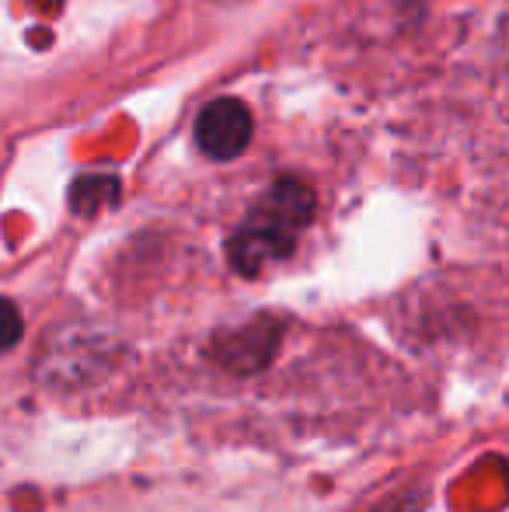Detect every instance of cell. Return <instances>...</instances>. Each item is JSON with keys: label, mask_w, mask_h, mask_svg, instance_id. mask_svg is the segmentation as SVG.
Returning <instances> with one entry per match:
<instances>
[{"label": "cell", "mask_w": 509, "mask_h": 512, "mask_svg": "<svg viewBox=\"0 0 509 512\" xmlns=\"http://www.w3.org/2000/svg\"><path fill=\"white\" fill-rule=\"evenodd\" d=\"M252 133V112L238 98H217L196 119V143L213 161H234L238 154H245V147L252 143Z\"/></svg>", "instance_id": "4"}, {"label": "cell", "mask_w": 509, "mask_h": 512, "mask_svg": "<svg viewBox=\"0 0 509 512\" xmlns=\"http://www.w3.org/2000/svg\"><path fill=\"white\" fill-rule=\"evenodd\" d=\"M112 366V342L109 338H95L91 331H74V335H63L60 342H53L46 349L39 363V377L49 387H63V391H74V387L95 384L102 373H109Z\"/></svg>", "instance_id": "2"}, {"label": "cell", "mask_w": 509, "mask_h": 512, "mask_svg": "<svg viewBox=\"0 0 509 512\" xmlns=\"http://www.w3.org/2000/svg\"><path fill=\"white\" fill-rule=\"evenodd\" d=\"M314 216V189L300 178H279L258 196L234 237L227 241V258L241 276H258L265 265L283 262L297 248L300 230Z\"/></svg>", "instance_id": "1"}, {"label": "cell", "mask_w": 509, "mask_h": 512, "mask_svg": "<svg viewBox=\"0 0 509 512\" xmlns=\"http://www.w3.org/2000/svg\"><path fill=\"white\" fill-rule=\"evenodd\" d=\"M422 506H426V492H405V495H398V499L377 506L374 512H419Z\"/></svg>", "instance_id": "7"}, {"label": "cell", "mask_w": 509, "mask_h": 512, "mask_svg": "<svg viewBox=\"0 0 509 512\" xmlns=\"http://www.w3.org/2000/svg\"><path fill=\"white\" fill-rule=\"evenodd\" d=\"M98 192H119V185L112 178H88V182H77L74 189V209L77 213H95V196Z\"/></svg>", "instance_id": "6"}, {"label": "cell", "mask_w": 509, "mask_h": 512, "mask_svg": "<svg viewBox=\"0 0 509 512\" xmlns=\"http://www.w3.org/2000/svg\"><path fill=\"white\" fill-rule=\"evenodd\" d=\"M279 321L269 314L252 317L248 324L231 331H220L217 338L210 342V359H217L224 370L238 373V377H248V373H258L272 363L279 345Z\"/></svg>", "instance_id": "3"}, {"label": "cell", "mask_w": 509, "mask_h": 512, "mask_svg": "<svg viewBox=\"0 0 509 512\" xmlns=\"http://www.w3.org/2000/svg\"><path fill=\"white\" fill-rule=\"evenodd\" d=\"M21 331H25V321H21L18 307L0 297V352L14 349L21 342Z\"/></svg>", "instance_id": "5"}]
</instances>
